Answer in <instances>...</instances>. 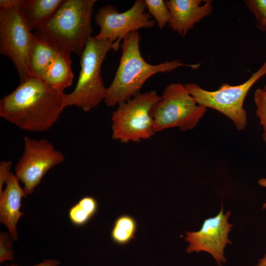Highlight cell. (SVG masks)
<instances>
[{"label": "cell", "mask_w": 266, "mask_h": 266, "mask_svg": "<svg viewBox=\"0 0 266 266\" xmlns=\"http://www.w3.org/2000/svg\"><path fill=\"white\" fill-rule=\"evenodd\" d=\"M65 94L34 75L21 79L17 88L0 100V116L20 129L43 132L58 120Z\"/></svg>", "instance_id": "6da1fadb"}, {"label": "cell", "mask_w": 266, "mask_h": 266, "mask_svg": "<svg viewBox=\"0 0 266 266\" xmlns=\"http://www.w3.org/2000/svg\"><path fill=\"white\" fill-rule=\"evenodd\" d=\"M138 31L130 33L121 44L122 53L114 77L104 100L108 107L125 102L140 93L143 84L159 73L171 72L180 67L197 69L200 64H185L180 60L166 61L157 65L147 63L140 51Z\"/></svg>", "instance_id": "7a4b0ae2"}, {"label": "cell", "mask_w": 266, "mask_h": 266, "mask_svg": "<svg viewBox=\"0 0 266 266\" xmlns=\"http://www.w3.org/2000/svg\"><path fill=\"white\" fill-rule=\"evenodd\" d=\"M96 0H63L52 18L35 33L59 50L79 57L92 37Z\"/></svg>", "instance_id": "3957f363"}, {"label": "cell", "mask_w": 266, "mask_h": 266, "mask_svg": "<svg viewBox=\"0 0 266 266\" xmlns=\"http://www.w3.org/2000/svg\"><path fill=\"white\" fill-rule=\"evenodd\" d=\"M118 51L115 42L92 37L80 57V71L72 92L65 95L64 105L75 106L89 111L104 100L106 90L102 78L101 66L107 53Z\"/></svg>", "instance_id": "277c9868"}, {"label": "cell", "mask_w": 266, "mask_h": 266, "mask_svg": "<svg viewBox=\"0 0 266 266\" xmlns=\"http://www.w3.org/2000/svg\"><path fill=\"white\" fill-rule=\"evenodd\" d=\"M160 99L151 90L118 104L111 116L112 138L122 143L150 139L156 133L152 110Z\"/></svg>", "instance_id": "5b68a950"}, {"label": "cell", "mask_w": 266, "mask_h": 266, "mask_svg": "<svg viewBox=\"0 0 266 266\" xmlns=\"http://www.w3.org/2000/svg\"><path fill=\"white\" fill-rule=\"evenodd\" d=\"M266 75V60L246 81L238 85L224 83L214 91L205 90L196 83L185 85L199 105L219 111L232 121L238 131H242L247 123V112L244 108L245 98L252 87Z\"/></svg>", "instance_id": "8992f818"}, {"label": "cell", "mask_w": 266, "mask_h": 266, "mask_svg": "<svg viewBox=\"0 0 266 266\" xmlns=\"http://www.w3.org/2000/svg\"><path fill=\"white\" fill-rule=\"evenodd\" d=\"M206 110L196 101L185 85L171 83L165 88L160 100L152 108L155 132L174 128L183 132L191 130Z\"/></svg>", "instance_id": "52a82bcc"}, {"label": "cell", "mask_w": 266, "mask_h": 266, "mask_svg": "<svg viewBox=\"0 0 266 266\" xmlns=\"http://www.w3.org/2000/svg\"><path fill=\"white\" fill-rule=\"evenodd\" d=\"M20 10L0 9V52L12 62L21 79L33 75L29 63L33 33Z\"/></svg>", "instance_id": "ba28073f"}, {"label": "cell", "mask_w": 266, "mask_h": 266, "mask_svg": "<svg viewBox=\"0 0 266 266\" xmlns=\"http://www.w3.org/2000/svg\"><path fill=\"white\" fill-rule=\"evenodd\" d=\"M146 9L144 0H135L130 9L121 13L111 5L100 7L95 16V22L100 30L94 37L115 42L119 49L121 41L130 33L155 26V21L145 12Z\"/></svg>", "instance_id": "9c48e42d"}, {"label": "cell", "mask_w": 266, "mask_h": 266, "mask_svg": "<svg viewBox=\"0 0 266 266\" xmlns=\"http://www.w3.org/2000/svg\"><path fill=\"white\" fill-rule=\"evenodd\" d=\"M65 156L46 139L24 138V151L15 166V174L23 185L26 194L31 195L45 174L61 164Z\"/></svg>", "instance_id": "30bf717a"}, {"label": "cell", "mask_w": 266, "mask_h": 266, "mask_svg": "<svg viewBox=\"0 0 266 266\" xmlns=\"http://www.w3.org/2000/svg\"><path fill=\"white\" fill-rule=\"evenodd\" d=\"M230 215V211L224 213L221 208L217 215L204 220L199 231L187 232L185 237L189 243L187 252H206L211 255L218 265L225 263V248L232 243L228 238L233 226L228 222Z\"/></svg>", "instance_id": "8fae6325"}, {"label": "cell", "mask_w": 266, "mask_h": 266, "mask_svg": "<svg viewBox=\"0 0 266 266\" xmlns=\"http://www.w3.org/2000/svg\"><path fill=\"white\" fill-rule=\"evenodd\" d=\"M170 14V28L184 37L197 23L211 14V0H168L165 1Z\"/></svg>", "instance_id": "7c38bea8"}, {"label": "cell", "mask_w": 266, "mask_h": 266, "mask_svg": "<svg viewBox=\"0 0 266 266\" xmlns=\"http://www.w3.org/2000/svg\"><path fill=\"white\" fill-rule=\"evenodd\" d=\"M6 186L0 194V222L5 225L13 240L17 241L18 235L17 224L24 214L21 212V200L27 194L19 184V180L10 172L6 181Z\"/></svg>", "instance_id": "4fadbf2b"}, {"label": "cell", "mask_w": 266, "mask_h": 266, "mask_svg": "<svg viewBox=\"0 0 266 266\" xmlns=\"http://www.w3.org/2000/svg\"><path fill=\"white\" fill-rule=\"evenodd\" d=\"M71 64L70 53L59 50L41 78L52 88L64 93L74 78Z\"/></svg>", "instance_id": "5bb4252c"}, {"label": "cell", "mask_w": 266, "mask_h": 266, "mask_svg": "<svg viewBox=\"0 0 266 266\" xmlns=\"http://www.w3.org/2000/svg\"><path fill=\"white\" fill-rule=\"evenodd\" d=\"M63 0H24L21 13L32 31L43 27L53 16Z\"/></svg>", "instance_id": "9a60e30c"}, {"label": "cell", "mask_w": 266, "mask_h": 266, "mask_svg": "<svg viewBox=\"0 0 266 266\" xmlns=\"http://www.w3.org/2000/svg\"><path fill=\"white\" fill-rule=\"evenodd\" d=\"M59 50L36 33H33L29 57L32 73L41 77Z\"/></svg>", "instance_id": "2e32d148"}, {"label": "cell", "mask_w": 266, "mask_h": 266, "mask_svg": "<svg viewBox=\"0 0 266 266\" xmlns=\"http://www.w3.org/2000/svg\"><path fill=\"white\" fill-rule=\"evenodd\" d=\"M98 207L97 201L94 198L84 197L69 209V219L76 226H83L96 213Z\"/></svg>", "instance_id": "e0dca14e"}, {"label": "cell", "mask_w": 266, "mask_h": 266, "mask_svg": "<svg viewBox=\"0 0 266 266\" xmlns=\"http://www.w3.org/2000/svg\"><path fill=\"white\" fill-rule=\"evenodd\" d=\"M136 223L133 217L127 215L119 217L111 233L112 240L118 244H126L134 238Z\"/></svg>", "instance_id": "ac0fdd59"}, {"label": "cell", "mask_w": 266, "mask_h": 266, "mask_svg": "<svg viewBox=\"0 0 266 266\" xmlns=\"http://www.w3.org/2000/svg\"><path fill=\"white\" fill-rule=\"evenodd\" d=\"M149 14L154 18L159 29H162L170 20V14L165 1L144 0Z\"/></svg>", "instance_id": "d6986e66"}, {"label": "cell", "mask_w": 266, "mask_h": 266, "mask_svg": "<svg viewBox=\"0 0 266 266\" xmlns=\"http://www.w3.org/2000/svg\"><path fill=\"white\" fill-rule=\"evenodd\" d=\"M244 2L254 15L257 28L266 32V0H245Z\"/></svg>", "instance_id": "ffe728a7"}, {"label": "cell", "mask_w": 266, "mask_h": 266, "mask_svg": "<svg viewBox=\"0 0 266 266\" xmlns=\"http://www.w3.org/2000/svg\"><path fill=\"white\" fill-rule=\"evenodd\" d=\"M254 101L256 114L263 127V139L266 144V92L263 88H257L254 92Z\"/></svg>", "instance_id": "44dd1931"}, {"label": "cell", "mask_w": 266, "mask_h": 266, "mask_svg": "<svg viewBox=\"0 0 266 266\" xmlns=\"http://www.w3.org/2000/svg\"><path fill=\"white\" fill-rule=\"evenodd\" d=\"M13 239L9 233L1 232L0 233V263L14 259L12 250Z\"/></svg>", "instance_id": "7402d4cb"}, {"label": "cell", "mask_w": 266, "mask_h": 266, "mask_svg": "<svg viewBox=\"0 0 266 266\" xmlns=\"http://www.w3.org/2000/svg\"><path fill=\"white\" fill-rule=\"evenodd\" d=\"M11 167V161H1L0 163V194L2 192V187L6 183Z\"/></svg>", "instance_id": "603a6c76"}, {"label": "cell", "mask_w": 266, "mask_h": 266, "mask_svg": "<svg viewBox=\"0 0 266 266\" xmlns=\"http://www.w3.org/2000/svg\"><path fill=\"white\" fill-rule=\"evenodd\" d=\"M24 0H0V9H20Z\"/></svg>", "instance_id": "cb8c5ba5"}, {"label": "cell", "mask_w": 266, "mask_h": 266, "mask_svg": "<svg viewBox=\"0 0 266 266\" xmlns=\"http://www.w3.org/2000/svg\"><path fill=\"white\" fill-rule=\"evenodd\" d=\"M60 265V262L55 259H46L40 263L33 266H58ZM6 266H18L14 264H11Z\"/></svg>", "instance_id": "d4e9b609"}, {"label": "cell", "mask_w": 266, "mask_h": 266, "mask_svg": "<svg viewBox=\"0 0 266 266\" xmlns=\"http://www.w3.org/2000/svg\"><path fill=\"white\" fill-rule=\"evenodd\" d=\"M258 183L260 186L266 188V178H263L259 179ZM266 208V202L263 205V209Z\"/></svg>", "instance_id": "484cf974"}, {"label": "cell", "mask_w": 266, "mask_h": 266, "mask_svg": "<svg viewBox=\"0 0 266 266\" xmlns=\"http://www.w3.org/2000/svg\"><path fill=\"white\" fill-rule=\"evenodd\" d=\"M256 266H266V254L264 257L259 260Z\"/></svg>", "instance_id": "4316f807"}, {"label": "cell", "mask_w": 266, "mask_h": 266, "mask_svg": "<svg viewBox=\"0 0 266 266\" xmlns=\"http://www.w3.org/2000/svg\"><path fill=\"white\" fill-rule=\"evenodd\" d=\"M263 89L266 92V84L264 86V88Z\"/></svg>", "instance_id": "83f0119b"}, {"label": "cell", "mask_w": 266, "mask_h": 266, "mask_svg": "<svg viewBox=\"0 0 266 266\" xmlns=\"http://www.w3.org/2000/svg\"></svg>", "instance_id": "f1b7e54d"}]
</instances>
